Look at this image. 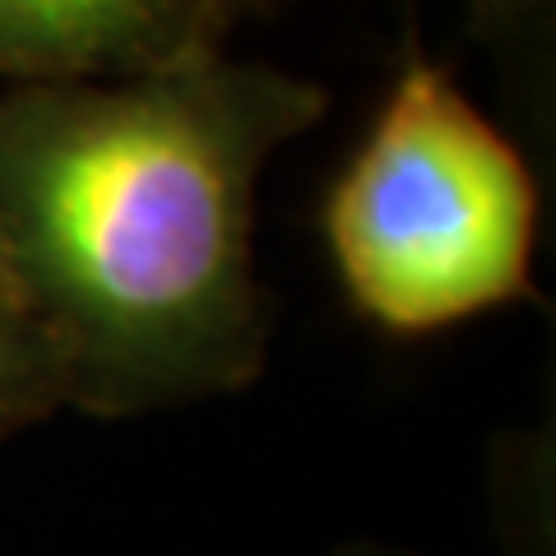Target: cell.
<instances>
[{"instance_id":"1","label":"cell","mask_w":556,"mask_h":556,"mask_svg":"<svg viewBox=\"0 0 556 556\" xmlns=\"http://www.w3.org/2000/svg\"><path fill=\"white\" fill-rule=\"evenodd\" d=\"M325 112V84L228 47L0 93V274L65 408L144 417L255 386L274 343L260 172Z\"/></svg>"},{"instance_id":"2","label":"cell","mask_w":556,"mask_h":556,"mask_svg":"<svg viewBox=\"0 0 556 556\" xmlns=\"http://www.w3.org/2000/svg\"><path fill=\"white\" fill-rule=\"evenodd\" d=\"M538 214L519 144L408 24L390 89L320 208L348 306L390 339H431L538 302Z\"/></svg>"},{"instance_id":"3","label":"cell","mask_w":556,"mask_h":556,"mask_svg":"<svg viewBox=\"0 0 556 556\" xmlns=\"http://www.w3.org/2000/svg\"><path fill=\"white\" fill-rule=\"evenodd\" d=\"M223 47L195 0H0V79L75 84L144 75Z\"/></svg>"},{"instance_id":"4","label":"cell","mask_w":556,"mask_h":556,"mask_svg":"<svg viewBox=\"0 0 556 556\" xmlns=\"http://www.w3.org/2000/svg\"><path fill=\"white\" fill-rule=\"evenodd\" d=\"M204 14V28L223 42L228 28L260 0H195ZM473 38L496 51L525 84H538L552 70V0H464Z\"/></svg>"},{"instance_id":"5","label":"cell","mask_w":556,"mask_h":556,"mask_svg":"<svg viewBox=\"0 0 556 556\" xmlns=\"http://www.w3.org/2000/svg\"><path fill=\"white\" fill-rule=\"evenodd\" d=\"M56 408L65 404H61L51 348L42 329L33 325L28 306L20 302V292L0 274V445L28 427H38Z\"/></svg>"},{"instance_id":"6","label":"cell","mask_w":556,"mask_h":556,"mask_svg":"<svg viewBox=\"0 0 556 556\" xmlns=\"http://www.w3.org/2000/svg\"><path fill=\"white\" fill-rule=\"evenodd\" d=\"M329 556H417V552L390 547V543H367V538H357V543H343V547H334Z\"/></svg>"}]
</instances>
